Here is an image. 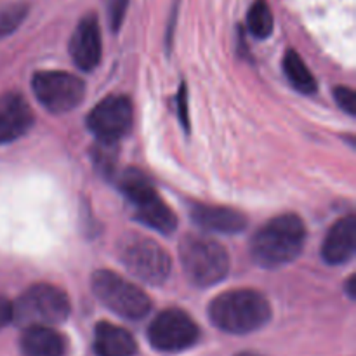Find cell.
I'll return each mask as SVG.
<instances>
[{
  "label": "cell",
  "instance_id": "ba28073f",
  "mask_svg": "<svg viewBox=\"0 0 356 356\" xmlns=\"http://www.w3.org/2000/svg\"><path fill=\"white\" fill-rule=\"evenodd\" d=\"M31 89L38 103L51 113H66L79 106L86 96V86L76 75L58 70L37 72Z\"/></svg>",
  "mask_w": 356,
  "mask_h": 356
},
{
  "label": "cell",
  "instance_id": "8fae6325",
  "mask_svg": "<svg viewBox=\"0 0 356 356\" xmlns=\"http://www.w3.org/2000/svg\"><path fill=\"white\" fill-rule=\"evenodd\" d=\"M101 52H103V42H101L99 21L96 14L89 13L79 21L73 31L70 40V56L80 70L90 72L99 65Z\"/></svg>",
  "mask_w": 356,
  "mask_h": 356
},
{
  "label": "cell",
  "instance_id": "3957f363",
  "mask_svg": "<svg viewBox=\"0 0 356 356\" xmlns=\"http://www.w3.org/2000/svg\"><path fill=\"white\" fill-rule=\"evenodd\" d=\"M179 259L188 280L198 287L219 284L229 271L225 247L205 235H184L179 242Z\"/></svg>",
  "mask_w": 356,
  "mask_h": 356
},
{
  "label": "cell",
  "instance_id": "603a6c76",
  "mask_svg": "<svg viewBox=\"0 0 356 356\" xmlns=\"http://www.w3.org/2000/svg\"><path fill=\"white\" fill-rule=\"evenodd\" d=\"M177 104H179V115H181V124L188 129V113H186V92H184V86L181 87L179 90V99H177Z\"/></svg>",
  "mask_w": 356,
  "mask_h": 356
},
{
  "label": "cell",
  "instance_id": "7c38bea8",
  "mask_svg": "<svg viewBox=\"0 0 356 356\" xmlns=\"http://www.w3.org/2000/svg\"><path fill=\"white\" fill-rule=\"evenodd\" d=\"M33 125V111L21 94H0V145L26 134Z\"/></svg>",
  "mask_w": 356,
  "mask_h": 356
},
{
  "label": "cell",
  "instance_id": "52a82bcc",
  "mask_svg": "<svg viewBox=\"0 0 356 356\" xmlns=\"http://www.w3.org/2000/svg\"><path fill=\"white\" fill-rule=\"evenodd\" d=\"M118 257L134 277L152 285L163 284L172 270V261L167 250L153 238L136 233L122 236L118 242Z\"/></svg>",
  "mask_w": 356,
  "mask_h": 356
},
{
  "label": "cell",
  "instance_id": "9a60e30c",
  "mask_svg": "<svg viewBox=\"0 0 356 356\" xmlns=\"http://www.w3.org/2000/svg\"><path fill=\"white\" fill-rule=\"evenodd\" d=\"M19 350L23 356H66V339L51 325L23 327Z\"/></svg>",
  "mask_w": 356,
  "mask_h": 356
},
{
  "label": "cell",
  "instance_id": "44dd1931",
  "mask_svg": "<svg viewBox=\"0 0 356 356\" xmlns=\"http://www.w3.org/2000/svg\"><path fill=\"white\" fill-rule=\"evenodd\" d=\"M334 97H336L337 104L343 111H346L348 115H355L356 113V96H355V90L350 89L346 86H341L336 87L334 90Z\"/></svg>",
  "mask_w": 356,
  "mask_h": 356
},
{
  "label": "cell",
  "instance_id": "6da1fadb",
  "mask_svg": "<svg viewBox=\"0 0 356 356\" xmlns=\"http://www.w3.org/2000/svg\"><path fill=\"white\" fill-rule=\"evenodd\" d=\"M305 242V221L298 214H280L254 233L250 256L263 268L284 266L302 252Z\"/></svg>",
  "mask_w": 356,
  "mask_h": 356
},
{
  "label": "cell",
  "instance_id": "d6986e66",
  "mask_svg": "<svg viewBox=\"0 0 356 356\" xmlns=\"http://www.w3.org/2000/svg\"><path fill=\"white\" fill-rule=\"evenodd\" d=\"M30 13L28 2H9L0 6V38L14 33Z\"/></svg>",
  "mask_w": 356,
  "mask_h": 356
},
{
  "label": "cell",
  "instance_id": "2e32d148",
  "mask_svg": "<svg viewBox=\"0 0 356 356\" xmlns=\"http://www.w3.org/2000/svg\"><path fill=\"white\" fill-rule=\"evenodd\" d=\"M92 350L96 356H134L138 353V343L124 327L99 322L94 329Z\"/></svg>",
  "mask_w": 356,
  "mask_h": 356
},
{
  "label": "cell",
  "instance_id": "30bf717a",
  "mask_svg": "<svg viewBox=\"0 0 356 356\" xmlns=\"http://www.w3.org/2000/svg\"><path fill=\"white\" fill-rule=\"evenodd\" d=\"M87 127L103 145H115L132 127V103L127 96L113 94L92 108L87 115Z\"/></svg>",
  "mask_w": 356,
  "mask_h": 356
},
{
  "label": "cell",
  "instance_id": "7a4b0ae2",
  "mask_svg": "<svg viewBox=\"0 0 356 356\" xmlns=\"http://www.w3.org/2000/svg\"><path fill=\"white\" fill-rule=\"evenodd\" d=\"M209 318L226 334L256 332L271 318V306L261 292L252 289H235L219 294L209 306Z\"/></svg>",
  "mask_w": 356,
  "mask_h": 356
},
{
  "label": "cell",
  "instance_id": "ac0fdd59",
  "mask_svg": "<svg viewBox=\"0 0 356 356\" xmlns=\"http://www.w3.org/2000/svg\"><path fill=\"white\" fill-rule=\"evenodd\" d=\"M273 23V13H271V7L268 6L266 0H256L250 6L249 14H247V28H249L250 33L257 38L270 37L275 26Z\"/></svg>",
  "mask_w": 356,
  "mask_h": 356
},
{
  "label": "cell",
  "instance_id": "5b68a950",
  "mask_svg": "<svg viewBox=\"0 0 356 356\" xmlns=\"http://www.w3.org/2000/svg\"><path fill=\"white\" fill-rule=\"evenodd\" d=\"M72 305L65 291L51 284L28 287L13 302V322L19 327L56 325L70 316Z\"/></svg>",
  "mask_w": 356,
  "mask_h": 356
},
{
  "label": "cell",
  "instance_id": "9c48e42d",
  "mask_svg": "<svg viewBox=\"0 0 356 356\" xmlns=\"http://www.w3.org/2000/svg\"><path fill=\"white\" fill-rule=\"evenodd\" d=\"M200 339L197 322L179 308L160 312L148 327V341L160 353H179Z\"/></svg>",
  "mask_w": 356,
  "mask_h": 356
},
{
  "label": "cell",
  "instance_id": "4fadbf2b",
  "mask_svg": "<svg viewBox=\"0 0 356 356\" xmlns=\"http://www.w3.org/2000/svg\"><path fill=\"white\" fill-rule=\"evenodd\" d=\"M191 218L195 225H198L205 232L235 235L247 228V218L242 212L232 207H222V205L197 204L191 207Z\"/></svg>",
  "mask_w": 356,
  "mask_h": 356
},
{
  "label": "cell",
  "instance_id": "ffe728a7",
  "mask_svg": "<svg viewBox=\"0 0 356 356\" xmlns=\"http://www.w3.org/2000/svg\"><path fill=\"white\" fill-rule=\"evenodd\" d=\"M129 3H131V0H106L108 23H110L111 31H118L122 28L125 14H127Z\"/></svg>",
  "mask_w": 356,
  "mask_h": 356
},
{
  "label": "cell",
  "instance_id": "277c9868",
  "mask_svg": "<svg viewBox=\"0 0 356 356\" xmlns=\"http://www.w3.org/2000/svg\"><path fill=\"white\" fill-rule=\"evenodd\" d=\"M122 193L134 207V216L139 222L160 233H172L177 228L176 214L159 197L152 181L138 169H127L118 179Z\"/></svg>",
  "mask_w": 356,
  "mask_h": 356
},
{
  "label": "cell",
  "instance_id": "5bb4252c",
  "mask_svg": "<svg viewBox=\"0 0 356 356\" xmlns=\"http://www.w3.org/2000/svg\"><path fill=\"white\" fill-rule=\"evenodd\" d=\"M356 221L353 216H344L330 226L322 245V257L329 264H343L355 254Z\"/></svg>",
  "mask_w": 356,
  "mask_h": 356
},
{
  "label": "cell",
  "instance_id": "cb8c5ba5",
  "mask_svg": "<svg viewBox=\"0 0 356 356\" xmlns=\"http://www.w3.org/2000/svg\"><path fill=\"white\" fill-rule=\"evenodd\" d=\"M236 356H263L259 353H252V351H243V353H238Z\"/></svg>",
  "mask_w": 356,
  "mask_h": 356
},
{
  "label": "cell",
  "instance_id": "e0dca14e",
  "mask_svg": "<svg viewBox=\"0 0 356 356\" xmlns=\"http://www.w3.org/2000/svg\"><path fill=\"white\" fill-rule=\"evenodd\" d=\"M284 73L289 79L291 86L296 90L302 94H313L316 92V80L313 76V73L309 72V68L306 66V63L302 61L301 56L294 51V49H289L284 54Z\"/></svg>",
  "mask_w": 356,
  "mask_h": 356
},
{
  "label": "cell",
  "instance_id": "7402d4cb",
  "mask_svg": "<svg viewBox=\"0 0 356 356\" xmlns=\"http://www.w3.org/2000/svg\"><path fill=\"white\" fill-rule=\"evenodd\" d=\"M13 322V302L0 296V330Z\"/></svg>",
  "mask_w": 356,
  "mask_h": 356
},
{
  "label": "cell",
  "instance_id": "8992f818",
  "mask_svg": "<svg viewBox=\"0 0 356 356\" xmlns=\"http://www.w3.org/2000/svg\"><path fill=\"white\" fill-rule=\"evenodd\" d=\"M90 287L101 305L122 318L143 320L152 312V299L148 294L115 271H94L90 277Z\"/></svg>",
  "mask_w": 356,
  "mask_h": 356
}]
</instances>
